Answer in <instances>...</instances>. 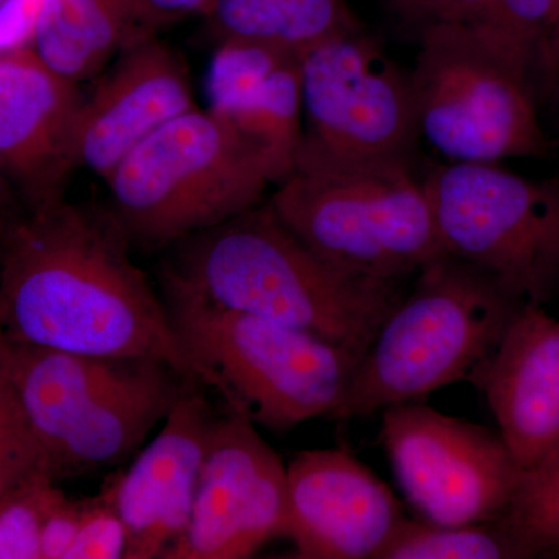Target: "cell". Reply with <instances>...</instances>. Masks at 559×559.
Segmentation results:
<instances>
[{"instance_id": "1", "label": "cell", "mask_w": 559, "mask_h": 559, "mask_svg": "<svg viewBox=\"0 0 559 559\" xmlns=\"http://www.w3.org/2000/svg\"><path fill=\"white\" fill-rule=\"evenodd\" d=\"M109 212L62 201L0 231V333L105 358L167 364L218 393V378L183 347L164 299L132 263Z\"/></svg>"}, {"instance_id": "2", "label": "cell", "mask_w": 559, "mask_h": 559, "mask_svg": "<svg viewBox=\"0 0 559 559\" xmlns=\"http://www.w3.org/2000/svg\"><path fill=\"white\" fill-rule=\"evenodd\" d=\"M164 293L294 326L362 358L403 294L320 259L270 202L171 246Z\"/></svg>"}, {"instance_id": "3", "label": "cell", "mask_w": 559, "mask_h": 559, "mask_svg": "<svg viewBox=\"0 0 559 559\" xmlns=\"http://www.w3.org/2000/svg\"><path fill=\"white\" fill-rule=\"evenodd\" d=\"M270 205L316 255L355 277L400 283L444 257L425 182L406 157L360 159L300 146Z\"/></svg>"}, {"instance_id": "4", "label": "cell", "mask_w": 559, "mask_h": 559, "mask_svg": "<svg viewBox=\"0 0 559 559\" xmlns=\"http://www.w3.org/2000/svg\"><path fill=\"white\" fill-rule=\"evenodd\" d=\"M417 274L382 320L333 418L369 417L473 381L525 305L447 255Z\"/></svg>"}, {"instance_id": "5", "label": "cell", "mask_w": 559, "mask_h": 559, "mask_svg": "<svg viewBox=\"0 0 559 559\" xmlns=\"http://www.w3.org/2000/svg\"><path fill=\"white\" fill-rule=\"evenodd\" d=\"M105 182L131 246L164 249L255 207L277 175L252 140L197 106L143 140Z\"/></svg>"}, {"instance_id": "6", "label": "cell", "mask_w": 559, "mask_h": 559, "mask_svg": "<svg viewBox=\"0 0 559 559\" xmlns=\"http://www.w3.org/2000/svg\"><path fill=\"white\" fill-rule=\"evenodd\" d=\"M183 347L218 378L231 414L288 430L334 417L359 359L308 331L164 293Z\"/></svg>"}, {"instance_id": "7", "label": "cell", "mask_w": 559, "mask_h": 559, "mask_svg": "<svg viewBox=\"0 0 559 559\" xmlns=\"http://www.w3.org/2000/svg\"><path fill=\"white\" fill-rule=\"evenodd\" d=\"M409 79L418 135L448 160L499 164L549 150L527 75L473 32L421 24Z\"/></svg>"}, {"instance_id": "8", "label": "cell", "mask_w": 559, "mask_h": 559, "mask_svg": "<svg viewBox=\"0 0 559 559\" xmlns=\"http://www.w3.org/2000/svg\"><path fill=\"white\" fill-rule=\"evenodd\" d=\"M444 255L525 305L559 288V182L450 162L423 179Z\"/></svg>"}, {"instance_id": "9", "label": "cell", "mask_w": 559, "mask_h": 559, "mask_svg": "<svg viewBox=\"0 0 559 559\" xmlns=\"http://www.w3.org/2000/svg\"><path fill=\"white\" fill-rule=\"evenodd\" d=\"M381 440L396 481L423 520H499L522 473L499 432L414 403L382 411Z\"/></svg>"}, {"instance_id": "10", "label": "cell", "mask_w": 559, "mask_h": 559, "mask_svg": "<svg viewBox=\"0 0 559 559\" xmlns=\"http://www.w3.org/2000/svg\"><path fill=\"white\" fill-rule=\"evenodd\" d=\"M304 148L341 157H406L418 138L409 75L355 28L300 57Z\"/></svg>"}, {"instance_id": "11", "label": "cell", "mask_w": 559, "mask_h": 559, "mask_svg": "<svg viewBox=\"0 0 559 559\" xmlns=\"http://www.w3.org/2000/svg\"><path fill=\"white\" fill-rule=\"evenodd\" d=\"M288 473L242 415L216 418L186 532L164 559H242L285 536Z\"/></svg>"}, {"instance_id": "12", "label": "cell", "mask_w": 559, "mask_h": 559, "mask_svg": "<svg viewBox=\"0 0 559 559\" xmlns=\"http://www.w3.org/2000/svg\"><path fill=\"white\" fill-rule=\"evenodd\" d=\"M79 84L47 66L31 47L0 51V176L25 213L66 201L79 165Z\"/></svg>"}, {"instance_id": "13", "label": "cell", "mask_w": 559, "mask_h": 559, "mask_svg": "<svg viewBox=\"0 0 559 559\" xmlns=\"http://www.w3.org/2000/svg\"><path fill=\"white\" fill-rule=\"evenodd\" d=\"M286 473L283 538L297 558L377 559L406 518L392 489L347 452H301Z\"/></svg>"}, {"instance_id": "14", "label": "cell", "mask_w": 559, "mask_h": 559, "mask_svg": "<svg viewBox=\"0 0 559 559\" xmlns=\"http://www.w3.org/2000/svg\"><path fill=\"white\" fill-rule=\"evenodd\" d=\"M205 390L200 382L186 381L159 436L130 469L109 480L128 532L124 559H164L189 525L216 419Z\"/></svg>"}, {"instance_id": "15", "label": "cell", "mask_w": 559, "mask_h": 559, "mask_svg": "<svg viewBox=\"0 0 559 559\" xmlns=\"http://www.w3.org/2000/svg\"><path fill=\"white\" fill-rule=\"evenodd\" d=\"M194 108L182 58L154 35L131 44L83 98L76 131L80 167L108 179L143 140Z\"/></svg>"}, {"instance_id": "16", "label": "cell", "mask_w": 559, "mask_h": 559, "mask_svg": "<svg viewBox=\"0 0 559 559\" xmlns=\"http://www.w3.org/2000/svg\"><path fill=\"white\" fill-rule=\"evenodd\" d=\"M471 382L521 468L538 465L559 444V319L543 305H522Z\"/></svg>"}, {"instance_id": "17", "label": "cell", "mask_w": 559, "mask_h": 559, "mask_svg": "<svg viewBox=\"0 0 559 559\" xmlns=\"http://www.w3.org/2000/svg\"><path fill=\"white\" fill-rule=\"evenodd\" d=\"M209 109L230 121L270 159L277 182L304 142L299 55L249 40H221L210 62Z\"/></svg>"}, {"instance_id": "18", "label": "cell", "mask_w": 559, "mask_h": 559, "mask_svg": "<svg viewBox=\"0 0 559 559\" xmlns=\"http://www.w3.org/2000/svg\"><path fill=\"white\" fill-rule=\"evenodd\" d=\"M186 381L167 364L151 360L135 377L103 392L47 452L51 479L66 480L123 462L164 421Z\"/></svg>"}, {"instance_id": "19", "label": "cell", "mask_w": 559, "mask_h": 559, "mask_svg": "<svg viewBox=\"0 0 559 559\" xmlns=\"http://www.w3.org/2000/svg\"><path fill=\"white\" fill-rule=\"evenodd\" d=\"M0 356L44 459L84 407L151 362L81 355L10 340L2 333Z\"/></svg>"}, {"instance_id": "20", "label": "cell", "mask_w": 559, "mask_h": 559, "mask_svg": "<svg viewBox=\"0 0 559 559\" xmlns=\"http://www.w3.org/2000/svg\"><path fill=\"white\" fill-rule=\"evenodd\" d=\"M159 25L145 0H43L31 49L80 84Z\"/></svg>"}, {"instance_id": "21", "label": "cell", "mask_w": 559, "mask_h": 559, "mask_svg": "<svg viewBox=\"0 0 559 559\" xmlns=\"http://www.w3.org/2000/svg\"><path fill=\"white\" fill-rule=\"evenodd\" d=\"M457 25L488 40L528 76L538 97L555 92L559 0H433L419 24Z\"/></svg>"}, {"instance_id": "22", "label": "cell", "mask_w": 559, "mask_h": 559, "mask_svg": "<svg viewBox=\"0 0 559 559\" xmlns=\"http://www.w3.org/2000/svg\"><path fill=\"white\" fill-rule=\"evenodd\" d=\"M207 16L218 43L249 40L299 57L362 27L348 0H212Z\"/></svg>"}, {"instance_id": "23", "label": "cell", "mask_w": 559, "mask_h": 559, "mask_svg": "<svg viewBox=\"0 0 559 559\" xmlns=\"http://www.w3.org/2000/svg\"><path fill=\"white\" fill-rule=\"evenodd\" d=\"M530 558L499 520L441 525L404 518L377 559Z\"/></svg>"}, {"instance_id": "24", "label": "cell", "mask_w": 559, "mask_h": 559, "mask_svg": "<svg viewBox=\"0 0 559 559\" xmlns=\"http://www.w3.org/2000/svg\"><path fill=\"white\" fill-rule=\"evenodd\" d=\"M499 521L530 558L559 549V444L522 473L520 487Z\"/></svg>"}, {"instance_id": "25", "label": "cell", "mask_w": 559, "mask_h": 559, "mask_svg": "<svg viewBox=\"0 0 559 559\" xmlns=\"http://www.w3.org/2000/svg\"><path fill=\"white\" fill-rule=\"evenodd\" d=\"M64 492L47 473H36L0 496V559H40V533Z\"/></svg>"}, {"instance_id": "26", "label": "cell", "mask_w": 559, "mask_h": 559, "mask_svg": "<svg viewBox=\"0 0 559 559\" xmlns=\"http://www.w3.org/2000/svg\"><path fill=\"white\" fill-rule=\"evenodd\" d=\"M36 473L46 459L0 356V496Z\"/></svg>"}, {"instance_id": "27", "label": "cell", "mask_w": 559, "mask_h": 559, "mask_svg": "<svg viewBox=\"0 0 559 559\" xmlns=\"http://www.w3.org/2000/svg\"><path fill=\"white\" fill-rule=\"evenodd\" d=\"M81 500L79 535L66 559H124L128 532L108 485L100 495Z\"/></svg>"}, {"instance_id": "28", "label": "cell", "mask_w": 559, "mask_h": 559, "mask_svg": "<svg viewBox=\"0 0 559 559\" xmlns=\"http://www.w3.org/2000/svg\"><path fill=\"white\" fill-rule=\"evenodd\" d=\"M83 500L68 496L58 500L44 522L40 533V559H66L79 535Z\"/></svg>"}, {"instance_id": "29", "label": "cell", "mask_w": 559, "mask_h": 559, "mask_svg": "<svg viewBox=\"0 0 559 559\" xmlns=\"http://www.w3.org/2000/svg\"><path fill=\"white\" fill-rule=\"evenodd\" d=\"M146 7L159 24L189 16L207 14L212 0H145Z\"/></svg>"}, {"instance_id": "30", "label": "cell", "mask_w": 559, "mask_h": 559, "mask_svg": "<svg viewBox=\"0 0 559 559\" xmlns=\"http://www.w3.org/2000/svg\"><path fill=\"white\" fill-rule=\"evenodd\" d=\"M24 213L25 210L9 182L0 176V231Z\"/></svg>"}, {"instance_id": "31", "label": "cell", "mask_w": 559, "mask_h": 559, "mask_svg": "<svg viewBox=\"0 0 559 559\" xmlns=\"http://www.w3.org/2000/svg\"><path fill=\"white\" fill-rule=\"evenodd\" d=\"M388 2L404 16L411 17L412 21L421 22L433 0H388Z\"/></svg>"}, {"instance_id": "32", "label": "cell", "mask_w": 559, "mask_h": 559, "mask_svg": "<svg viewBox=\"0 0 559 559\" xmlns=\"http://www.w3.org/2000/svg\"><path fill=\"white\" fill-rule=\"evenodd\" d=\"M555 92H559V64H558V79H557V87H555Z\"/></svg>"}]
</instances>
